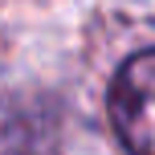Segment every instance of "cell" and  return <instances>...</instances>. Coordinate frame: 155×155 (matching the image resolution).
<instances>
[{"mask_svg": "<svg viewBox=\"0 0 155 155\" xmlns=\"http://www.w3.org/2000/svg\"><path fill=\"white\" fill-rule=\"evenodd\" d=\"M106 114L131 155H155V49L127 57L106 94Z\"/></svg>", "mask_w": 155, "mask_h": 155, "instance_id": "6da1fadb", "label": "cell"}]
</instances>
